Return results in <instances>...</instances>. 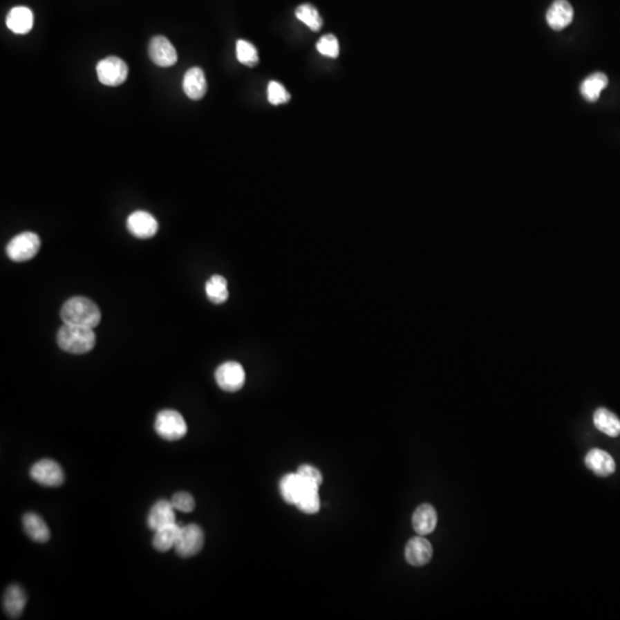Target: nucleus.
I'll use <instances>...</instances> for the list:
<instances>
[{"label": "nucleus", "mask_w": 620, "mask_h": 620, "mask_svg": "<svg viewBox=\"0 0 620 620\" xmlns=\"http://www.w3.org/2000/svg\"><path fill=\"white\" fill-rule=\"evenodd\" d=\"M60 315L65 324L88 329H95L102 319V312L98 306L90 299L83 297H75L67 300L62 306Z\"/></svg>", "instance_id": "obj_1"}, {"label": "nucleus", "mask_w": 620, "mask_h": 620, "mask_svg": "<svg viewBox=\"0 0 620 620\" xmlns=\"http://www.w3.org/2000/svg\"><path fill=\"white\" fill-rule=\"evenodd\" d=\"M57 341L62 350L79 355L92 350L97 339L93 329L64 324L59 329Z\"/></svg>", "instance_id": "obj_2"}, {"label": "nucleus", "mask_w": 620, "mask_h": 620, "mask_svg": "<svg viewBox=\"0 0 620 620\" xmlns=\"http://www.w3.org/2000/svg\"><path fill=\"white\" fill-rule=\"evenodd\" d=\"M154 429L158 435L167 441H177L187 434V425L184 417L178 411H160L156 415Z\"/></svg>", "instance_id": "obj_3"}, {"label": "nucleus", "mask_w": 620, "mask_h": 620, "mask_svg": "<svg viewBox=\"0 0 620 620\" xmlns=\"http://www.w3.org/2000/svg\"><path fill=\"white\" fill-rule=\"evenodd\" d=\"M41 239L35 232H22L8 243L6 253L12 261L26 262L37 255L41 250Z\"/></svg>", "instance_id": "obj_4"}, {"label": "nucleus", "mask_w": 620, "mask_h": 620, "mask_svg": "<svg viewBox=\"0 0 620 620\" xmlns=\"http://www.w3.org/2000/svg\"><path fill=\"white\" fill-rule=\"evenodd\" d=\"M30 477L34 482L45 487H59L65 482L62 465L50 458L36 462L31 467Z\"/></svg>", "instance_id": "obj_5"}, {"label": "nucleus", "mask_w": 620, "mask_h": 620, "mask_svg": "<svg viewBox=\"0 0 620 620\" xmlns=\"http://www.w3.org/2000/svg\"><path fill=\"white\" fill-rule=\"evenodd\" d=\"M129 69L126 62L118 57L102 59L97 65L99 82L106 86H119L123 84L126 81Z\"/></svg>", "instance_id": "obj_6"}, {"label": "nucleus", "mask_w": 620, "mask_h": 620, "mask_svg": "<svg viewBox=\"0 0 620 620\" xmlns=\"http://www.w3.org/2000/svg\"><path fill=\"white\" fill-rule=\"evenodd\" d=\"M205 543L204 531L197 524L180 527V538L177 540L175 550L180 557H192L203 549Z\"/></svg>", "instance_id": "obj_7"}, {"label": "nucleus", "mask_w": 620, "mask_h": 620, "mask_svg": "<svg viewBox=\"0 0 620 620\" xmlns=\"http://www.w3.org/2000/svg\"><path fill=\"white\" fill-rule=\"evenodd\" d=\"M215 380L220 390L232 393L244 386L246 375L241 363L229 361L217 368L215 371Z\"/></svg>", "instance_id": "obj_8"}, {"label": "nucleus", "mask_w": 620, "mask_h": 620, "mask_svg": "<svg viewBox=\"0 0 620 620\" xmlns=\"http://www.w3.org/2000/svg\"><path fill=\"white\" fill-rule=\"evenodd\" d=\"M149 59L153 64L162 68H169L175 65L178 59L176 48L163 36H156L149 41Z\"/></svg>", "instance_id": "obj_9"}, {"label": "nucleus", "mask_w": 620, "mask_h": 620, "mask_svg": "<svg viewBox=\"0 0 620 620\" xmlns=\"http://www.w3.org/2000/svg\"><path fill=\"white\" fill-rule=\"evenodd\" d=\"M126 227L133 237L149 239L156 236L159 229V224L151 214L144 210H137L128 217Z\"/></svg>", "instance_id": "obj_10"}, {"label": "nucleus", "mask_w": 620, "mask_h": 620, "mask_svg": "<svg viewBox=\"0 0 620 620\" xmlns=\"http://www.w3.org/2000/svg\"><path fill=\"white\" fill-rule=\"evenodd\" d=\"M309 489H319V488L310 486L298 472L285 475L279 482L281 498H284V501L288 505H297V502L300 500L302 495Z\"/></svg>", "instance_id": "obj_11"}, {"label": "nucleus", "mask_w": 620, "mask_h": 620, "mask_svg": "<svg viewBox=\"0 0 620 620\" xmlns=\"http://www.w3.org/2000/svg\"><path fill=\"white\" fill-rule=\"evenodd\" d=\"M173 523H176V516H175V508L171 505V501L159 500L152 505V508L149 509V515H147V526L154 532L156 529L170 525Z\"/></svg>", "instance_id": "obj_12"}, {"label": "nucleus", "mask_w": 620, "mask_h": 620, "mask_svg": "<svg viewBox=\"0 0 620 620\" xmlns=\"http://www.w3.org/2000/svg\"><path fill=\"white\" fill-rule=\"evenodd\" d=\"M27 604V594L19 585H10L3 594V607L10 619H19Z\"/></svg>", "instance_id": "obj_13"}, {"label": "nucleus", "mask_w": 620, "mask_h": 620, "mask_svg": "<svg viewBox=\"0 0 620 620\" xmlns=\"http://www.w3.org/2000/svg\"><path fill=\"white\" fill-rule=\"evenodd\" d=\"M432 555V545L426 539H424L423 536H415L408 541L404 556L411 565H425L430 562Z\"/></svg>", "instance_id": "obj_14"}, {"label": "nucleus", "mask_w": 620, "mask_h": 620, "mask_svg": "<svg viewBox=\"0 0 620 620\" xmlns=\"http://www.w3.org/2000/svg\"><path fill=\"white\" fill-rule=\"evenodd\" d=\"M6 26L12 32L27 35L34 28V13L29 7L17 6L8 12Z\"/></svg>", "instance_id": "obj_15"}, {"label": "nucleus", "mask_w": 620, "mask_h": 620, "mask_svg": "<svg viewBox=\"0 0 620 620\" xmlns=\"http://www.w3.org/2000/svg\"><path fill=\"white\" fill-rule=\"evenodd\" d=\"M573 7L567 0H555L547 12V22L554 30L565 29L573 20Z\"/></svg>", "instance_id": "obj_16"}, {"label": "nucleus", "mask_w": 620, "mask_h": 620, "mask_svg": "<svg viewBox=\"0 0 620 620\" xmlns=\"http://www.w3.org/2000/svg\"><path fill=\"white\" fill-rule=\"evenodd\" d=\"M585 464L600 477H608L616 471V463L612 456L607 451L597 448L588 451L585 458Z\"/></svg>", "instance_id": "obj_17"}, {"label": "nucleus", "mask_w": 620, "mask_h": 620, "mask_svg": "<svg viewBox=\"0 0 620 620\" xmlns=\"http://www.w3.org/2000/svg\"><path fill=\"white\" fill-rule=\"evenodd\" d=\"M22 524H24V532L35 543H48L51 538V531L48 529V524L43 517L35 512L24 514L22 517Z\"/></svg>", "instance_id": "obj_18"}, {"label": "nucleus", "mask_w": 620, "mask_h": 620, "mask_svg": "<svg viewBox=\"0 0 620 620\" xmlns=\"http://www.w3.org/2000/svg\"><path fill=\"white\" fill-rule=\"evenodd\" d=\"M183 90L187 97L192 100H200L204 98L207 92V81L204 71L199 67L189 69L184 75Z\"/></svg>", "instance_id": "obj_19"}, {"label": "nucleus", "mask_w": 620, "mask_h": 620, "mask_svg": "<svg viewBox=\"0 0 620 620\" xmlns=\"http://www.w3.org/2000/svg\"><path fill=\"white\" fill-rule=\"evenodd\" d=\"M438 515L431 505H422L413 515V527L420 536H427L437 527Z\"/></svg>", "instance_id": "obj_20"}, {"label": "nucleus", "mask_w": 620, "mask_h": 620, "mask_svg": "<svg viewBox=\"0 0 620 620\" xmlns=\"http://www.w3.org/2000/svg\"><path fill=\"white\" fill-rule=\"evenodd\" d=\"M180 527L176 523L156 529L153 536V547L160 552H166L176 546L177 540L180 538Z\"/></svg>", "instance_id": "obj_21"}, {"label": "nucleus", "mask_w": 620, "mask_h": 620, "mask_svg": "<svg viewBox=\"0 0 620 620\" xmlns=\"http://www.w3.org/2000/svg\"><path fill=\"white\" fill-rule=\"evenodd\" d=\"M594 425L597 430L609 437L620 435V420L614 413L605 408H600L594 413Z\"/></svg>", "instance_id": "obj_22"}, {"label": "nucleus", "mask_w": 620, "mask_h": 620, "mask_svg": "<svg viewBox=\"0 0 620 620\" xmlns=\"http://www.w3.org/2000/svg\"><path fill=\"white\" fill-rule=\"evenodd\" d=\"M608 77L603 73H595L590 75L583 82L580 86V92L583 98L588 102H594L600 98L601 92L607 88Z\"/></svg>", "instance_id": "obj_23"}, {"label": "nucleus", "mask_w": 620, "mask_h": 620, "mask_svg": "<svg viewBox=\"0 0 620 620\" xmlns=\"http://www.w3.org/2000/svg\"><path fill=\"white\" fill-rule=\"evenodd\" d=\"M206 295L210 302L220 305L229 298L227 281L223 276L214 275L206 283Z\"/></svg>", "instance_id": "obj_24"}, {"label": "nucleus", "mask_w": 620, "mask_h": 620, "mask_svg": "<svg viewBox=\"0 0 620 620\" xmlns=\"http://www.w3.org/2000/svg\"><path fill=\"white\" fill-rule=\"evenodd\" d=\"M295 17H298L299 20L303 22L312 31L321 30V28H322V17L319 15V10H316L312 3L300 5L295 10Z\"/></svg>", "instance_id": "obj_25"}, {"label": "nucleus", "mask_w": 620, "mask_h": 620, "mask_svg": "<svg viewBox=\"0 0 620 620\" xmlns=\"http://www.w3.org/2000/svg\"><path fill=\"white\" fill-rule=\"evenodd\" d=\"M238 62L247 67H255L259 64L258 50L250 41L239 39L236 45Z\"/></svg>", "instance_id": "obj_26"}, {"label": "nucleus", "mask_w": 620, "mask_h": 620, "mask_svg": "<svg viewBox=\"0 0 620 620\" xmlns=\"http://www.w3.org/2000/svg\"><path fill=\"white\" fill-rule=\"evenodd\" d=\"M295 507L307 515H314L316 512H319L321 509L319 489H309L306 491L305 494L302 495L300 500L297 502Z\"/></svg>", "instance_id": "obj_27"}, {"label": "nucleus", "mask_w": 620, "mask_h": 620, "mask_svg": "<svg viewBox=\"0 0 620 620\" xmlns=\"http://www.w3.org/2000/svg\"><path fill=\"white\" fill-rule=\"evenodd\" d=\"M317 51L322 55L336 59L339 57V41L333 35H326L317 41Z\"/></svg>", "instance_id": "obj_28"}, {"label": "nucleus", "mask_w": 620, "mask_h": 620, "mask_svg": "<svg viewBox=\"0 0 620 620\" xmlns=\"http://www.w3.org/2000/svg\"><path fill=\"white\" fill-rule=\"evenodd\" d=\"M291 95L286 88L278 82L272 81L268 85V100L272 105H283L290 102Z\"/></svg>", "instance_id": "obj_29"}, {"label": "nucleus", "mask_w": 620, "mask_h": 620, "mask_svg": "<svg viewBox=\"0 0 620 620\" xmlns=\"http://www.w3.org/2000/svg\"><path fill=\"white\" fill-rule=\"evenodd\" d=\"M171 505H173L175 510L182 512L194 511V509L196 508L194 496L187 491H180V493L173 494V498H171Z\"/></svg>", "instance_id": "obj_30"}, {"label": "nucleus", "mask_w": 620, "mask_h": 620, "mask_svg": "<svg viewBox=\"0 0 620 620\" xmlns=\"http://www.w3.org/2000/svg\"><path fill=\"white\" fill-rule=\"evenodd\" d=\"M297 472L312 487L319 488V486L322 484V473L317 469L312 467V465H301Z\"/></svg>", "instance_id": "obj_31"}]
</instances>
